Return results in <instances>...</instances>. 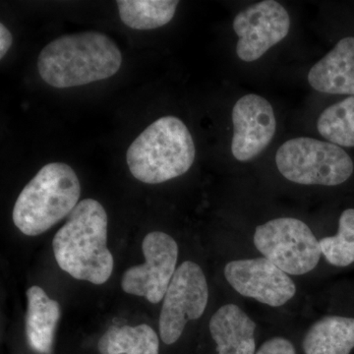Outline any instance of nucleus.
Wrapping results in <instances>:
<instances>
[{"mask_svg": "<svg viewBox=\"0 0 354 354\" xmlns=\"http://www.w3.org/2000/svg\"><path fill=\"white\" fill-rule=\"evenodd\" d=\"M108 223L101 203L79 202L53 237V253L60 269L79 281L97 286L106 283L114 265L108 248Z\"/></svg>", "mask_w": 354, "mask_h": 354, "instance_id": "nucleus-1", "label": "nucleus"}, {"mask_svg": "<svg viewBox=\"0 0 354 354\" xmlns=\"http://www.w3.org/2000/svg\"><path fill=\"white\" fill-rule=\"evenodd\" d=\"M121 64L118 44L102 32L88 31L65 35L44 46L38 70L51 87L65 88L111 78Z\"/></svg>", "mask_w": 354, "mask_h": 354, "instance_id": "nucleus-2", "label": "nucleus"}, {"mask_svg": "<svg viewBox=\"0 0 354 354\" xmlns=\"http://www.w3.org/2000/svg\"><path fill=\"white\" fill-rule=\"evenodd\" d=\"M194 141L183 121L176 116L158 118L128 148V167L135 178L158 184L183 176L195 160Z\"/></svg>", "mask_w": 354, "mask_h": 354, "instance_id": "nucleus-3", "label": "nucleus"}, {"mask_svg": "<svg viewBox=\"0 0 354 354\" xmlns=\"http://www.w3.org/2000/svg\"><path fill=\"white\" fill-rule=\"evenodd\" d=\"M80 195V181L71 167L64 162L46 165L16 200L14 225L28 236L44 234L70 215Z\"/></svg>", "mask_w": 354, "mask_h": 354, "instance_id": "nucleus-4", "label": "nucleus"}, {"mask_svg": "<svg viewBox=\"0 0 354 354\" xmlns=\"http://www.w3.org/2000/svg\"><path fill=\"white\" fill-rule=\"evenodd\" d=\"M276 164L288 180L302 185H339L354 169L353 160L341 147L308 137L283 143L277 152Z\"/></svg>", "mask_w": 354, "mask_h": 354, "instance_id": "nucleus-5", "label": "nucleus"}, {"mask_svg": "<svg viewBox=\"0 0 354 354\" xmlns=\"http://www.w3.org/2000/svg\"><path fill=\"white\" fill-rule=\"evenodd\" d=\"M254 245L281 271L302 276L313 271L320 261V242L308 225L295 218H274L257 227Z\"/></svg>", "mask_w": 354, "mask_h": 354, "instance_id": "nucleus-6", "label": "nucleus"}, {"mask_svg": "<svg viewBox=\"0 0 354 354\" xmlns=\"http://www.w3.org/2000/svg\"><path fill=\"white\" fill-rule=\"evenodd\" d=\"M209 286L199 265L186 261L176 269L165 292L158 330L165 344L180 339L189 321L197 320L208 305Z\"/></svg>", "mask_w": 354, "mask_h": 354, "instance_id": "nucleus-7", "label": "nucleus"}, {"mask_svg": "<svg viewBox=\"0 0 354 354\" xmlns=\"http://www.w3.org/2000/svg\"><path fill=\"white\" fill-rule=\"evenodd\" d=\"M146 262L127 269L121 278V288L128 295L145 297L158 304L164 299L176 272L178 245L171 235L153 232L142 244Z\"/></svg>", "mask_w": 354, "mask_h": 354, "instance_id": "nucleus-8", "label": "nucleus"}, {"mask_svg": "<svg viewBox=\"0 0 354 354\" xmlns=\"http://www.w3.org/2000/svg\"><path fill=\"white\" fill-rule=\"evenodd\" d=\"M232 26L239 36L237 55L242 62H252L288 36L290 18L281 3L265 0L241 11Z\"/></svg>", "mask_w": 354, "mask_h": 354, "instance_id": "nucleus-9", "label": "nucleus"}, {"mask_svg": "<svg viewBox=\"0 0 354 354\" xmlns=\"http://www.w3.org/2000/svg\"><path fill=\"white\" fill-rule=\"evenodd\" d=\"M223 272L236 292L268 306H283L297 293L290 274L265 257L232 261Z\"/></svg>", "mask_w": 354, "mask_h": 354, "instance_id": "nucleus-10", "label": "nucleus"}, {"mask_svg": "<svg viewBox=\"0 0 354 354\" xmlns=\"http://www.w3.org/2000/svg\"><path fill=\"white\" fill-rule=\"evenodd\" d=\"M232 152L239 162L259 156L274 138L277 129L272 104L261 95L249 94L239 99L232 109Z\"/></svg>", "mask_w": 354, "mask_h": 354, "instance_id": "nucleus-11", "label": "nucleus"}, {"mask_svg": "<svg viewBox=\"0 0 354 354\" xmlns=\"http://www.w3.org/2000/svg\"><path fill=\"white\" fill-rule=\"evenodd\" d=\"M312 88L330 95L354 97V38L341 39L329 53L312 66L308 74Z\"/></svg>", "mask_w": 354, "mask_h": 354, "instance_id": "nucleus-12", "label": "nucleus"}, {"mask_svg": "<svg viewBox=\"0 0 354 354\" xmlns=\"http://www.w3.org/2000/svg\"><path fill=\"white\" fill-rule=\"evenodd\" d=\"M256 328V323L236 304L221 306L209 323L218 354H255Z\"/></svg>", "mask_w": 354, "mask_h": 354, "instance_id": "nucleus-13", "label": "nucleus"}, {"mask_svg": "<svg viewBox=\"0 0 354 354\" xmlns=\"http://www.w3.org/2000/svg\"><path fill=\"white\" fill-rule=\"evenodd\" d=\"M27 300L25 330L28 344L35 353L51 354L60 318L59 304L37 286L27 290Z\"/></svg>", "mask_w": 354, "mask_h": 354, "instance_id": "nucleus-14", "label": "nucleus"}, {"mask_svg": "<svg viewBox=\"0 0 354 354\" xmlns=\"http://www.w3.org/2000/svg\"><path fill=\"white\" fill-rule=\"evenodd\" d=\"M354 348V318L326 316L316 321L302 341L305 354H349Z\"/></svg>", "mask_w": 354, "mask_h": 354, "instance_id": "nucleus-15", "label": "nucleus"}, {"mask_svg": "<svg viewBox=\"0 0 354 354\" xmlns=\"http://www.w3.org/2000/svg\"><path fill=\"white\" fill-rule=\"evenodd\" d=\"M101 354H158L157 333L146 324L138 326H113L97 342Z\"/></svg>", "mask_w": 354, "mask_h": 354, "instance_id": "nucleus-16", "label": "nucleus"}, {"mask_svg": "<svg viewBox=\"0 0 354 354\" xmlns=\"http://www.w3.org/2000/svg\"><path fill=\"white\" fill-rule=\"evenodd\" d=\"M176 0H118L120 19L134 30H153L171 22Z\"/></svg>", "mask_w": 354, "mask_h": 354, "instance_id": "nucleus-17", "label": "nucleus"}, {"mask_svg": "<svg viewBox=\"0 0 354 354\" xmlns=\"http://www.w3.org/2000/svg\"><path fill=\"white\" fill-rule=\"evenodd\" d=\"M318 131L330 143L339 147H354V97L329 106L321 113Z\"/></svg>", "mask_w": 354, "mask_h": 354, "instance_id": "nucleus-18", "label": "nucleus"}, {"mask_svg": "<svg viewBox=\"0 0 354 354\" xmlns=\"http://www.w3.org/2000/svg\"><path fill=\"white\" fill-rule=\"evenodd\" d=\"M320 242L321 252L330 265L348 267L354 262V209L342 212L339 230L334 236L324 237Z\"/></svg>", "mask_w": 354, "mask_h": 354, "instance_id": "nucleus-19", "label": "nucleus"}, {"mask_svg": "<svg viewBox=\"0 0 354 354\" xmlns=\"http://www.w3.org/2000/svg\"><path fill=\"white\" fill-rule=\"evenodd\" d=\"M255 354H297V349L290 339L274 337L266 341Z\"/></svg>", "mask_w": 354, "mask_h": 354, "instance_id": "nucleus-20", "label": "nucleus"}, {"mask_svg": "<svg viewBox=\"0 0 354 354\" xmlns=\"http://www.w3.org/2000/svg\"><path fill=\"white\" fill-rule=\"evenodd\" d=\"M13 43L12 35L6 26L0 24V58L6 57Z\"/></svg>", "mask_w": 354, "mask_h": 354, "instance_id": "nucleus-21", "label": "nucleus"}]
</instances>
